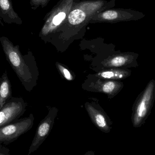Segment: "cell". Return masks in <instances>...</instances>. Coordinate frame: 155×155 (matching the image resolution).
<instances>
[{
  "label": "cell",
  "instance_id": "14",
  "mask_svg": "<svg viewBox=\"0 0 155 155\" xmlns=\"http://www.w3.org/2000/svg\"><path fill=\"white\" fill-rule=\"evenodd\" d=\"M56 64L58 70L65 79L69 81H72L73 80L74 77L72 74L67 68L58 63H56Z\"/></svg>",
  "mask_w": 155,
  "mask_h": 155
},
{
  "label": "cell",
  "instance_id": "2",
  "mask_svg": "<svg viewBox=\"0 0 155 155\" xmlns=\"http://www.w3.org/2000/svg\"><path fill=\"white\" fill-rule=\"evenodd\" d=\"M155 100V80L151 79L133 104L132 119L135 127L144 123L150 114Z\"/></svg>",
  "mask_w": 155,
  "mask_h": 155
},
{
  "label": "cell",
  "instance_id": "15",
  "mask_svg": "<svg viewBox=\"0 0 155 155\" xmlns=\"http://www.w3.org/2000/svg\"><path fill=\"white\" fill-rule=\"evenodd\" d=\"M0 6L2 10L7 11L10 8V4L8 0H0Z\"/></svg>",
  "mask_w": 155,
  "mask_h": 155
},
{
  "label": "cell",
  "instance_id": "6",
  "mask_svg": "<svg viewBox=\"0 0 155 155\" xmlns=\"http://www.w3.org/2000/svg\"><path fill=\"white\" fill-rule=\"evenodd\" d=\"M34 117L32 114L13 124L0 127V141H9L17 138L31 128Z\"/></svg>",
  "mask_w": 155,
  "mask_h": 155
},
{
  "label": "cell",
  "instance_id": "4",
  "mask_svg": "<svg viewBox=\"0 0 155 155\" xmlns=\"http://www.w3.org/2000/svg\"><path fill=\"white\" fill-rule=\"evenodd\" d=\"M145 14L131 9H110L96 14L90 19V22H106L116 23L121 21H138L143 19Z\"/></svg>",
  "mask_w": 155,
  "mask_h": 155
},
{
  "label": "cell",
  "instance_id": "10",
  "mask_svg": "<svg viewBox=\"0 0 155 155\" xmlns=\"http://www.w3.org/2000/svg\"><path fill=\"white\" fill-rule=\"evenodd\" d=\"M85 106L89 117L95 126L103 133H109L112 129V123L107 115L91 104L87 103Z\"/></svg>",
  "mask_w": 155,
  "mask_h": 155
},
{
  "label": "cell",
  "instance_id": "1",
  "mask_svg": "<svg viewBox=\"0 0 155 155\" xmlns=\"http://www.w3.org/2000/svg\"><path fill=\"white\" fill-rule=\"evenodd\" d=\"M0 42L7 61L25 89L30 91L34 85L31 53L22 55L19 45H14L6 37H1Z\"/></svg>",
  "mask_w": 155,
  "mask_h": 155
},
{
  "label": "cell",
  "instance_id": "11",
  "mask_svg": "<svg viewBox=\"0 0 155 155\" xmlns=\"http://www.w3.org/2000/svg\"><path fill=\"white\" fill-rule=\"evenodd\" d=\"M69 5L68 7L59 6L56 8L55 9L56 11L54 12L56 14L54 15H52V18H49V20L45 23L42 30V34L46 35L48 33L52 31L54 29H56L57 26H59L64 21L67 15V12H70L71 9L73 8L68 10V8L71 7Z\"/></svg>",
  "mask_w": 155,
  "mask_h": 155
},
{
  "label": "cell",
  "instance_id": "16",
  "mask_svg": "<svg viewBox=\"0 0 155 155\" xmlns=\"http://www.w3.org/2000/svg\"><path fill=\"white\" fill-rule=\"evenodd\" d=\"M32 1L35 3L40 4L41 3H45L46 0H32Z\"/></svg>",
  "mask_w": 155,
  "mask_h": 155
},
{
  "label": "cell",
  "instance_id": "9",
  "mask_svg": "<svg viewBox=\"0 0 155 155\" xmlns=\"http://www.w3.org/2000/svg\"><path fill=\"white\" fill-rule=\"evenodd\" d=\"M98 78L88 85V90L104 93L110 97H113L117 95L124 87V83L121 81Z\"/></svg>",
  "mask_w": 155,
  "mask_h": 155
},
{
  "label": "cell",
  "instance_id": "17",
  "mask_svg": "<svg viewBox=\"0 0 155 155\" xmlns=\"http://www.w3.org/2000/svg\"><path fill=\"white\" fill-rule=\"evenodd\" d=\"M83 155H95V153L94 151H89L86 152Z\"/></svg>",
  "mask_w": 155,
  "mask_h": 155
},
{
  "label": "cell",
  "instance_id": "3",
  "mask_svg": "<svg viewBox=\"0 0 155 155\" xmlns=\"http://www.w3.org/2000/svg\"><path fill=\"white\" fill-rule=\"evenodd\" d=\"M116 0L104 3L103 1L82 3L74 5L73 9L68 15L67 21L71 25H79L84 22L89 21L93 15L115 5Z\"/></svg>",
  "mask_w": 155,
  "mask_h": 155
},
{
  "label": "cell",
  "instance_id": "7",
  "mask_svg": "<svg viewBox=\"0 0 155 155\" xmlns=\"http://www.w3.org/2000/svg\"><path fill=\"white\" fill-rule=\"evenodd\" d=\"M57 113V109L53 108L49 112L47 116L41 121L37 127L28 155L36 151L48 137L52 129Z\"/></svg>",
  "mask_w": 155,
  "mask_h": 155
},
{
  "label": "cell",
  "instance_id": "8",
  "mask_svg": "<svg viewBox=\"0 0 155 155\" xmlns=\"http://www.w3.org/2000/svg\"><path fill=\"white\" fill-rule=\"evenodd\" d=\"M139 54L133 52H118L104 61V66L108 68H137L139 66Z\"/></svg>",
  "mask_w": 155,
  "mask_h": 155
},
{
  "label": "cell",
  "instance_id": "5",
  "mask_svg": "<svg viewBox=\"0 0 155 155\" xmlns=\"http://www.w3.org/2000/svg\"><path fill=\"white\" fill-rule=\"evenodd\" d=\"M26 107L22 98L12 97L0 110V127L18 119L23 114Z\"/></svg>",
  "mask_w": 155,
  "mask_h": 155
},
{
  "label": "cell",
  "instance_id": "13",
  "mask_svg": "<svg viewBox=\"0 0 155 155\" xmlns=\"http://www.w3.org/2000/svg\"><path fill=\"white\" fill-rule=\"evenodd\" d=\"M12 97V84L5 71L0 77V110Z\"/></svg>",
  "mask_w": 155,
  "mask_h": 155
},
{
  "label": "cell",
  "instance_id": "18",
  "mask_svg": "<svg viewBox=\"0 0 155 155\" xmlns=\"http://www.w3.org/2000/svg\"><path fill=\"white\" fill-rule=\"evenodd\" d=\"M0 155H2V154H0Z\"/></svg>",
  "mask_w": 155,
  "mask_h": 155
},
{
  "label": "cell",
  "instance_id": "12",
  "mask_svg": "<svg viewBox=\"0 0 155 155\" xmlns=\"http://www.w3.org/2000/svg\"><path fill=\"white\" fill-rule=\"evenodd\" d=\"M132 71L125 68H109L95 74L96 77L108 80H119L125 79L131 75Z\"/></svg>",
  "mask_w": 155,
  "mask_h": 155
}]
</instances>
